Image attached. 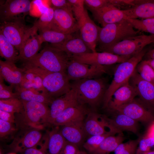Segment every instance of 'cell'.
<instances>
[{
	"instance_id": "obj_9",
	"label": "cell",
	"mask_w": 154,
	"mask_h": 154,
	"mask_svg": "<svg viewBox=\"0 0 154 154\" xmlns=\"http://www.w3.org/2000/svg\"><path fill=\"white\" fill-rule=\"evenodd\" d=\"M24 17L20 16L11 21L0 23V33L18 51L25 35L30 28L27 26Z\"/></svg>"
},
{
	"instance_id": "obj_26",
	"label": "cell",
	"mask_w": 154,
	"mask_h": 154,
	"mask_svg": "<svg viewBox=\"0 0 154 154\" xmlns=\"http://www.w3.org/2000/svg\"><path fill=\"white\" fill-rule=\"evenodd\" d=\"M42 137L41 132L37 129L33 128L27 131L22 137L11 146L15 152H23L27 149L38 144Z\"/></svg>"
},
{
	"instance_id": "obj_51",
	"label": "cell",
	"mask_w": 154,
	"mask_h": 154,
	"mask_svg": "<svg viewBox=\"0 0 154 154\" xmlns=\"http://www.w3.org/2000/svg\"><path fill=\"white\" fill-rule=\"evenodd\" d=\"M141 154H154V149L148 151L143 152Z\"/></svg>"
},
{
	"instance_id": "obj_41",
	"label": "cell",
	"mask_w": 154,
	"mask_h": 154,
	"mask_svg": "<svg viewBox=\"0 0 154 154\" xmlns=\"http://www.w3.org/2000/svg\"><path fill=\"white\" fill-rule=\"evenodd\" d=\"M109 3V0H84V4L92 12L104 6Z\"/></svg>"
},
{
	"instance_id": "obj_46",
	"label": "cell",
	"mask_w": 154,
	"mask_h": 154,
	"mask_svg": "<svg viewBox=\"0 0 154 154\" xmlns=\"http://www.w3.org/2000/svg\"><path fill=\"white\" fill-rule=\"evenodd\" d=\"M47 149V145L43 146L40 148H37L35 146L25 150L24 154H45Z\"/></svg>"
},
{
	"instance_id": "obj_18",
	"label": "cell",
	"mask_w": 154,
	"mask_h": 154,
	"mask_svg": "<svg viewBox=\"0 0 154 154\" xmlns=\"http://www.w3.org/2000/svg\"><path fill=\"white\" fill-rule=\"evenodd\" d=\"M94 19L103 27L127 19L123 10L109 3L92 12Z\"/></svg>"
},
{
	"instance_id": "obj_44",
	"label": "cell",
	"mask_w": 154,
	"mask_h": 154,
	"mask_svg": "<svg viewBox=\"0 0 154 154\" xmlns=\"http://www.w3.org/2000/svg\"><path fill=\"white\" fill-rule=\"evenodd\" d=\"M49 6L53 9L64 8L71 6L68 0H51L48 1Z\"/></svg>"
},
{
	"instance_id": "obj_14",
	"label": "cell",
	"mask_w": 154,
	"mask_h": 154,
	"mask_svg": "<svg viewBox=\"0 0 154 154\" xmlns=\"http://www.w3.org/2000/svg\"><path fill=\"white\" fill-rule=\"evenodd\" d=\"M129 83L135 90L139 99L154 113V84L142 79L136 69Z\"/></svg>"
},
{
	"instance_id": "obj_30",
	"label": "cell",
	"mask_w": 154,
	"mask_h": 154,
	"mask_svg": "<svg viewBox=\"0 0 154 154\" xmlns=\"http://www.w3.org/2000/svg\"><path fill=\"white\" fill-rule=\"evenodd\" d=\"M39 36L42 43L49 42L51 44L62 43L72 37L73 34L67 33L51 29L40 31Z\"/></svg>"
},
{
	"instance_id": "obj_47",
	"label": "cell",
	"mask_w": 154,
	"mask_h": 154,
	"mask_svg": "<svg viewBox=\"0 0 154 154\" xmlns=\"http://www.w3.org/2000/svg\"><path fill=\"white\" fill-rule=\"evenodd\" d=\"M0 119L13 123L15 121L14 114L0 110Z\"/></svg>"
},
{
	"instance_id": "obj_24",
	"label": "cell",
	"mask_w": 154,
	"mask_h": 154,
	"mask_svg": "<svg viewBox=\"0 0 154 154\" xmlns=\"http://www.w3.org/2000/svg\"><path fill=\"white\" fill-rule=\"evenodd\" d=\"M51 45L64 52L70 57L73 55L92 52L80 36H74L62 43Z\"/></svg>"
},
{
	"instance_id": "obj_1",
	"label": "cell",
	"mask_w": 154,
	"mask_h": 154,
	"mask_svg": "<svg viewBox=\"0 0 154 154\" xmlns=\"http://www.w3.org/2000/svg\"><path fill=\"white\" fill-rule=\"evenodd\" d=\"M71 57L51 45L45 46L33 58L24 63V68H38L51 72H66Z\"/></svg>"
},
{
	"instance_id": "obj_32",
	"label": "cell",
	"mask_w": 154,
	"mask_h": 154,
	"mask_svg": "<svg viewBox=\"0 0 154 154\" xmlns=\"http://www.w3.org/2000/svg\"><path fill=\"white\" fill-rule=\"evenodd\" d=\"M66 141L60 130L54 129L49 134L47 149L49 154H59Z\"/></svg>"
},
{
	"instance_id": "obj_22",
	"label": "cell",
	"mask_w": 154,
	"mask_h": 154,
	"mask_svg": "<svg viewBox=\"0 0 154 154\" xmlns=\"http://www.w3.org/2000/svg\"><path fill=\"white\" fill-rule=\"evenodd\" d=\"M24 72V69L17 67L14 63L0 60V75L15 87L21 83Z\"/></svg>"
},
{
	"instance_id": "obj_39",
	"label": "cell",
	"mask_w": 154,
	"mask_h": 154,
	"mask_svg": "<svg viewBox=\"0 0 154 154\" xmlns=\"http://www.w3.org/2000/svg\"><path fill=\"white\" fill-rule=\"evenodd\" d=\"M70 3L73 14L78 23L83 17L86 9L84 7V0H68Z\"/></svg>"
},
{
	"instance_id": "obj_52",
	"label": "cell",
	"mask_w": 154,
	"mask_h": 154,
	"mask_svg": "<svg viewBox=\"0 0 154 154\" xmlns=\"http://www.w3.org/2000/svg\"><path fill=\"white\" fill-rule=\"evenodd\" d=\"M76 154H86V153L84 151H79Z\"/></svg>"
},
{
	"instance_id": "obj_35",
	"label": "cell",
	"mask_w": 154,
	"mask_h": 154,
	"mask_svg": "<svg viewBox=\"0 0 154 154\" xmlns=\"http://www.w3.org/2000/svg\"><path fill=\"white\" fill-rule=\"evenodd\" d=\"M54 15V9L49 6L42 13L38 20L35 22L40 31L50 29Z\"/></svg>"
},
{
	"instance_id": "obj_3",
	"label": "cell",
	"mask_w": 154,
	"mask_h": 154,
	"mask_svg": "<svg viewBox=\"0 0 154 154\" xmlns=\"http://www.w3.org/2000/svg\"><path fill=\"white\" fill-rule=\"evenodd\" d=\"M140 32L126 19L99 27L97 44L103 52L120 41L138 35Z\"/></svg>"
},
{
	"instance_id": "obj_25",
	"label": "cell",
	"mask_w": 154,
	"mask_h": 154,
	"mask_svg": "<svg viewBox=\"0 0 154 154\" xmlns=\"http://www.w3.org/2000/svg\"><path fill=\"white\" fill-rule=\"evenodd\" d=\"M123 11L127 19L154 18V0H144L140 3Z\"/></svg>"
},
{
	"instance_id": "obj_29",
	"label": "cell",
	"mask_w": 154,
	"mask_h": 154,
	"mask_svg": "<svg viewBox=\"0 0 154 154\" xmlns=\"http://www.w3.org/2000/svg\"><path fill=\"white\" fill-rule=\"evenodd\" d=\"M125 139L123 132L117 134L116 136H109L104 140L93 154H109L114 151Z\"/></svg>"
},
{
	"instance_id": "obj_21",
	"label": "cell",
	"mask_w": 154,
	"mask_h": 154,
	"mask_svg": "<svg viewBox=\"0 0 154 154\" xmlns=\"http://www.w3.org/2000/svg\"><path fill=\"white\" fill-rule=\"evenodd\" d=\"M84 121H77L62 126L60 131L66 141L78 146L82 143L86 134Z\"/></svg>"
},
{
	"instance_id": "obj_20",
	"label": "cell",
	"mask_w": 154,
	"mask_h": 154,
	"mask_svg": "<svg viewBox=\"0 0 154 154\" xmlns=\"http://www.w3.org/2000/svg\"><path fill=\"white\" fill-rule=\"evenodd\" d=\"M136 96L135 90L128 82L114 92L106 108L113 112L118 107L133 101Z\"/></svg>"
},
{
	"instance_id": "obj_10",
	"label": "cell",
	"mask_w": 154,
	"mask_h": 154,
	"mask_svg": "<svg viewBox=\"0 0 154 154\" xmlns=\"http://www.w3.org/2000/svg\"><path fill=\"white\" fill-rule=\"evenodd\" d=\"M83 127L85 134L90 136L103 135L111 131L117 133L122 132L112 125L109 118L94 112H89L88 113L84 121Z\"/></svg>"
},
{
	"instance_id": "obj_5",
	"label": "cell",
	"mask_w": 154,
	"mask_h": 154,
	"mask_svg": "<svg viewBox=\"0 0 154 154\" xmlns=\"http://www.w3.org/2000/svg\"><path fill=\"white\" fill-rule=\"evenodd\" d=\"M24 69L37 74L42 78L44 88L54 99L64 95L71 89V83L66 72H51L37 67Z\"/></svg>"
},
{
	"instance_id": "obj_45",
	"label": "cell",
	"mask_w": 154,
	"mask_h": 154,
	"mask_svg": "<svg viewBox=\"0 0 154 154\" xmlns=\"http://www.w3.org/2000/svg\"><path fill=\"white\" fill-rule=\"evenodd\" d=\"M35 74L33 88L38 92L41 91L42 92L48 94L43 86L42 78L38 75Z\"/></svg>"
},
{
	"instance_id": "obj_28",
	"label": "cell",
	"mask_w": 154,
	"mask_h": 154,
	"mask_svg": "<svg viewBox=\"0 0 154 154\" xmlns=\"http://www.w3.org/2000/svg\"><path fill=\"white\" fill-rule=\"evenodd\" d=\"M115 114L109 118L110 123L115 128L121 132L123 131L131 132L137 134L139 130L138 122L122 113L114 112Z\"/></svg>"
},
{
	"instance_id": "obj_12",
	"label": "cell",
	"mask_w": 154,
	"mask_h": 154,
	"mask_svg": "<svg viewBox=\"0 0 154 154\" xmlns=\"http://www.w3.org/2000/svg\"><path fill=\"white\" fill-rule=\"evenodd\" d=\"M123 114L136 121L149 125L154 121V113L138 98L117 108L113 112Z\"/></svg>"
},
{
	"instance_id": "obj_2",
	"label": "cell",
	"mask_w": 154,
	"mask_h": 154,
	"mask_svg": "<svg viewBox=\"0 0 154 154\" xmlns=\"http://www.w3.org/2000/svg\"><path fill=\"white\" fill-rule=\"evenodd\" d=\"M71 83L79 104L83 106L87 104L92 108H96L103 102L108 87L104 79L100 78L74 80Z\"/></svg>"
},
{
	"instance_id": "obj_13",
	"label": "cell",
	"mask_w": 154,
	"mask_h": 154,
	"mask_svg": "<svg viewBox=\"0 0 154 154\" xmlns=\"http://www.w3.org/2000/svg\"><path fill=\"white\" fill-rule=\"evenodd\" d=\"M54 10V17L50 29L71 34L79 30L71 6Z\"/></svg>"
},
{
	"instance_id": "obj_31",
	"label": "cell",
	"mask_w": 154,
	"mask_h": 154,
	"mask_svg": "<svg viewBox=\"0 0 154 154\" xmlns=\"http://www.w3.org/2000/svg\"><path fill=\"white\" fill-rule=\"evenodd\" d=\"M19 54L14 46L0 33V56L5 60L15 63L19 60Z\"/></svg>"
},
{
	"instance_id": "obj_15",
	"label": "cell",
	"mask_w": 154,
	"mask_h": 154,
	"mask_svg": "<svg viewBox=\"0 0 154 154\" xmlns=\"http://www.w3.org/2000/svg\"><path fill=\"white\" fill-rule=\"evenodd\" d=\"M37 25L34 23L25 35L19 51V60L25 63L33 58L38 53L42 44Z\"/></svg>"
},
{
	"instance_id": "obj_50",
	"label": "cell",
	"mask_w": 154,
	"mask_h": 154,
	"mask_svg": "<svg viewBox=\"0 0 154 154\" xmlns=\"http://www.w3.org/2000/svg\"><path fill=\"white\" fill-rule=\"evenodd\" d=\"M148 63L152 67L154 70V59H148L146 60Z\"/></svg>"
},
{
	"instance_id": "obj_16",
	"label": "cell",
	"mask_w": 154,
	"mask_h": 154,
	"mask_svg": "<svg viewBox=\"0 0 154 154\" xmlns=\"http://www.w3.org/2000/svg\"><path fill=\"white\" fill-rule=\"evenodd\" d=\"M31 4L29 0H7L0 3V23L11 21L21 13L29 12Z\"/></svg>"
},
{
	"instance_id": "obj_54",
	"label": "cell",
	"mask_w": 154,
	"mask_h": 154,
	"mask_svg": "<svg viewBox=\"0 0 154 154\" xmlns=\"http://www.w3.org/2000/svg\"><path fill=\"white\" fill-rule=\"evenodd\" d=\"M0 154H2V152L1 150H0Z\"/></svg>"
},
{
	"instance_id": "obj_19",
	"label": "cell",
	"mask_w": 154,
	"mask_h": 154,
	"mask_svg": "<svg viewBox=\"0 0 154 154\" xmlns=\"http://www.w3.org/2000/svg\"><path fill=\"white\" fill-rule=\"evenodd\" d=\"M76 93L72 88L64 95L54 99L50 105L49 123L54 120L68 108L79 106Z\"/></svg>"
},
{
	"instance_id": "obj_40",
	"label": "cell",
	"mask_w": 154,
	"mask_h": 154,
	"mask_svg": "<svg viewBox=\"0 0 154 154\" xmlns=\"http://www.w3.org/2000/svg\"><path fill=\"white\" fill-rule=\"evenodd\" d=\"M4 79L0 75V99L18 98L17 93L13 92L15 87L12 85L8 86L4 83Z\"/></svg>"
},
{
	"instance_id": "obj_33",
	"label": "cell",
	"mask_w": 154,
	"mask_h": 154,
	"mask_svg": "<svg viewBox=\"0 0 154 154\" xmlns=\"http://www.w3.org/2000/svg\"><path fill=\"white\" fill-rule=\"evenodd\" d=\"M0 110L13 113H22L23 111L22 101L18 98L0 99Z\"/></svg>"
},
{
	"instance_id": "obj_53",
	"label": "cell",
	"mask_w": 154,
	"mask_h": 154,
	"mask_svg": "<svg viewBox=\"0 0 154 154\" xmlns=\"http://www.w3.org/2000/svg\"><path fill=\"white\" fill-rule=\"evenodd\" d=\"M8 154H17L15 153H9Z\"/></svg>"
},
{
	"instance_id": "obj_17",
	"label": "cell",
	"mask_w": 154,
	"mask_h": 154,
	"mask_svg": "<svg viewBox=\"0 0 154 154\" xmlns=\"http://www.w3.org/2000/svg\"><path fill=\"white\" fill-rule=\"evenodd\" d=\"M80 38L91 50L96 52L99 27L90 18L85 9L84 15L78 23Z\"/></svg>"
},
{
	"instance_id": "obj_36",
	"label": "cell",
	"mask_w": 154,
	"mask_h": 154,
	"mask_svg": "<svg viewBox=\"0 0 154 154\" xmlns=\"http://www.w3.org/2000/svg\"><path fill=\"white\" fill-rule=\"evenodd\" d=\"M116 134L118 133L116 132L111 131L103 135L91 136L84 143L83 147L89 152L93 153L106 137Z\"/></svg>"
},
{
	"instance_id": "obj_48",
	"label": "cell",
	"mask_w": 154,
	"mask_h": 154,
	"mask_svg": "<svg viewBox=\"0 0 154 154\" xmlns=\"http://www.w3.org/2000/svg\"><path fill=\"white\" fill-rule=\"evenodd\" d=\"M144 135L151 137L154 139V121L149 125Z\"/></svg>"
},
{
	"instance_id": "obj_8",
	"label": "cell",
	"mask_w": 154,
	"mask_h": 154,
	"mask_svg": "<svg viewBox=\"0 0 154 154\" xmlns=\"http://www.w3.org/2000/svg\"><path fill=\"white\" fill-rule=\"evenodd\" d=\"M107 66L91 65L71 59L66 73L69 80L95 79L107 72Z\"/></svg>"
},
{
	"instance_id": "obj_38",
	"label": "cell",
	"mask_w": 154,
	"mask_h": 154,
	"mask_svg": "<svg viewBox=\"0 0 154 154\" xmlns=\"http://www.w3.org/2000/svg\"><path fill=\"white\" fill-rule=\"evenodd\" d=\"M139 140L140 138L121 143L114 151V154H135Z\"/></svg>"
},
{
	"instance_id": "obj_37",
	"label": "cell",
	"mask_w": 154,
	"mask_h": 154,
	"mask_svg": "<svg viewBox=\"0 0 154 154\" xmlns=\"http://www.w3.org/2000/svg\"><path fill=\"white\" fill-rule=\"evenodd\" d=\"M136 70L142 79L154 84V70L146 60L139 62Z\"/></svg>"
},
{
	"instance_id": "obj_7",
	"label": "cell",
	"mask_w": 154,
	"mask_h": 154,
	"mask_svg": "<svg viewBox=\"0 0 154 154\" xmlns=\"http://www.w3.org/2000/svg\"><path fill=\"white\" fill-rule=\"evenodd\" d=\"M152 43H154V35H138L120 41L103 52L133 56Z\"/></svg>"
},
{
	"instance_id": "obj_43",
	"label": "cell",
	"mask_w": 154,
	"mask_h": 154,
	"mask_svg": "<svg viewBox=\"0 0 154 154\" xmlns=\"http://www.w3.org/2000/svg\"><path fill=\"white\" fill-rule=\"evenodd\" d=\"M79 151L78 146L66 141L59 154H76Z\"/></svg>"
},
{
	"instance_id": "obj_27",
	"label": "cell",
	"mask_w": 154,
	"mask_h": 154,
	"mask_svg": "<svg viewBox=\"0 0 154 154\" xmlns=\"http://www.w3.org/2000/svg\"><path fill=\"white\" fill-rule=\"evenodd\" d=\"M18 98L21 100L32 101L51 105L54 100L48 94L39 92L32 88L26 89L18 86L15 87Z\"/></svg>"
},
{
	"instance_id": "obj_49",
	"label": "cell",
	"mask_w": 154,
	"mask_h": 154,
	"mask_svg": "<svg viewBox=\"0 0 154 154\" xmlns=\"http://www.w3.org/2000/svg\"><path fill=\"white\" fill-rule=\"evenodd\" d=\"M145 55L148 58V59H154V47L152 49L149 50Z\"/></svg>"
},
{
	"instance_id": "obj_6",
	"label": "cell",
	"mask_w": 154,
	"mask_h": 154,
	"mask_svg": "<svg viewBox=\"0 0 154 154\" xmlns=\"http://www.w3.org/2000/svg\"><path fill=\"white\" fill-rule=\"evenodd\" d=\"M23 111L21 113L25 124L36 129L49 123L50 109L48 105L37 102L23 101Z\"/></svg>"
},
{
	"instance_id": "obj_23",
	"label": "cell",
	"mask_w": 154,
	"mask_h": 154,
	"mask_svg": "<svg viewBox=\"0 0 154 154\" xmlns=\"http://www.w3.org/2000/svg\"><path fill=\"white\" fill-rule=\"evenodd\" d=\"M88 112L84 106L80 105L68 108L53 121L52 124L58 126L79 121H83Z\"/></svg>"
},
{
	"instance_id": "obj_42",
	"label": "cell",
	"mask_w": 154,
	"mask_h": 154,
	"mask_svg": "<svg viewBox=\"0 0 154 154\" xmlns=\"http://www.w3.org/2000/svg\"><path fill=\"white\" fill-rule=\"evenodd\" d=\"M15 130L12 123L0 119V136L3 137Z\"/></svg>"
},
{
	"instance_id": "obj_34",
	"label": "cell",
	"mask_w": 154,
	"mask_h": 154,
	"mask_svg": "<svg viewBox=\"0 0 154 154\" xmlns=\"http://www.w3.org/2000/svg\"><path fill=\"white\" fill-rule=\"evenodd\" d=\"M127 19L137 30L154 35V18L141 19L129 18Z\"/></svg>"
},
{
	"instance_id": "obj_11",
	"label": "cell",
	"mask_w": 154,
	"mask_h": 154,
	"mask_svg": "<svg viewBox=\"0 0 154 154\" xmlns=\"http://www.w3.org/2000/svg\"><path fill=\"white\" fill-rule=\"evenodd\" d=\"M132 56L96 52L73 55L71 56V59L91 65L108 66L123 62Z\"/></svg>"
},
{
	"instance_id": "obj_4",
	"label": "cell",
	"mask_w": 154,
	"mask_h": 154,
	"mask_svg": "<svg viewBox=\"0 0 154 154\" xmlns=\"http://www.w3.org/2000/svg\"><path fill=\"white\" fill-rule=\"evenodd\" d=\"M148 49L145 47L127 60L119 63L115 68L114 77L108 87L103 98V108H106L114 92L119 87L129 82L137 66L144 56Z\"/></svg>"
}]
</instances>
